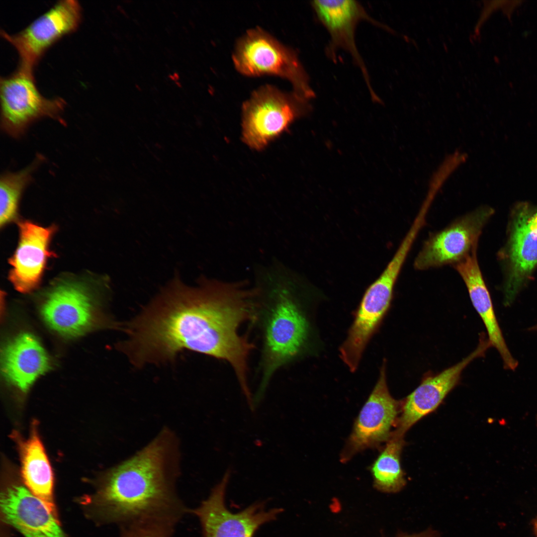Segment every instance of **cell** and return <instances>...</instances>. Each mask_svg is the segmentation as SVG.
<instances>
[{"mask_svg": "<svg viewBox=\"0 0 537 537\" xmlns=\"http://www.w3.org/2000/svg\"><path fill=\"white\" fill-rule=\"evenodd\" d=\"M532 525L533 527V531L536 537H537V517L533 519L532 521Z\"/></svg>", "mask_w": 537, "mask_h": 537, "instance_id": "cell-24", "label": "cell"}, {"mask_svg": "<svg viewBox=\"0 0 537 537\" xmlns=\"http://www.w3.org/2000/svg\"><path fill=\"white\" fill-rule=\"evenodd\" d=\"M507 239L499 254L505 270L504 304L510 306L537 267V205L527 201L513 208Z\"/></svg>", "mask_w": 537, "mask_h": 537, "instance_id": "cell-8", "label": "cell"}, {"mask_svg": "<svg viewBox=\"0 0 537 537\" xmlns=\"http://www.w3.org/2000/svg\"><path fill=\"white\" fill-rule=\"evenodd\" d=\"M494 213L493 208L481 206L431 234L414 260V268L424 270L462 261L478 248L482 230Z\"/></svg>", "mask_w": 537, "mask_h": 537, "instance_id": "cell-11", "label": "cell"}, {"mask_svg": "<svg viewBox=\"0 0 537 537\" xmlns=\"http://www.w3.org/2000/svg\"><path fill=\"white\" fill-rule=\"evenodd\" d=\"M44 160L38 155L26 168L16 172H7L0 179V224L1 227L16 218L18 204L23 191L32 180L34 171Z\"/></svg>", "mask_w": 537, "mask_h": 537, "instance_id": "cell-22", "label": "cell"}, {"mask_svg": "<svg viewBox=\"0 0 537 537\" xmlns=\"http://www.w3.org/2000/svg\"><path fill=\"white\" fill-rule=\"evenodd\" d=\"M254 305L253 290L203 280L191 287L175 278L131 324L124 347L138 364L171 360L183 350L224 360L247 395L256 345L239 332L252 322Z\"/></svg>", "mask_w": 537, "mask_h": 537, "instance_id": "cell-1", "label": "cell"}, {"mask_svg": "<svg viewBox=\"0 0 537 537\" xmlns=\"http://www.w3.org/2000/svg\"><path fill=\"white\" fill-rule=\"evenodd\" d=\"M477 248L461 262L453 266L464 282L471 303L486 329L488 341L499 353L505 369L514 370L518 365L504 339L495 316L491 298L477 259Z\"/></svg>", "mask_w": 537, "mask_h": 537, "instance_id": "cell-18", "label": "cell"}, {"mask_svg": "<svg viewBox=\"0 0 537 537\" xmlns=\"http://www.w3.org/2000/svg\"><path fill=\"white\" fill-rule=\"evenodd\" d=\"M0 508L4 521L24 537H65L56 515L25 486L12 484L4 490Z\"/></svg>", "mask_w": 537, "mask_h": 537, "instance_id": "cell-17", "label": "cell"}, {"mask_svg": "<svg viewBox=\"0 0 537 537\" xmlns=\"http://www.w3.org/2000/svg\"><path fill=\"white\" fill-rule=\"evenodd\" d=\"M166 30H167V32L169 34H171L172 33V30L171 28H170L169 27H166Z\"/></svg>", "mask_w": 537, "mask_h": 537, "instance_id": "cell-29", "label": "cell"}, {"mask_svg": "<svg viewBox=\"0 0 537 537\" xmlns=\"http://www.w3.org/2000/svg\"><path fill=\"white\" fill-rule=\"evenodd\" d=\"M93 305L84 285L63 281L48 293L41 307L45 321L53 330L67 337L83 334L92 324Z\"/></svg>", "mask_w": 537, "mask_h": 537, "instance_id": "cell-16", "label": "cell"}, {"mask_svg": "<svg viewBox=\"0 0 537 537\" xmlns=\"http://www.w3.org/2000/svg\"><path fill=\"white\" fill-rule=\"evenodd\" d=\"M310 100L272 85L259 88L243 104V141L251 149L263 150L295 120L310 112Z\"/></svg>", "mask_w": 537, "mask_h": 537, "instance_id": "cell-5", "label": "cell"}, {"mask_svg": "<svg viewBox=\"0 0 537 537\" xmlns=\"http://www.w3.org/2000/svg\"><path fill=\"white\" fill-rule=\"evenodd\" d=\"M183 29H184V31H185V32H187V28H186V27H183Z\"/></svg>", "mask_w": 537, "mask_h": 537, "instance_id": "cell-31", "label": "cell"}, {"mask_svg": "<svg viewBox=\"0 0 537 537\" xmlns=\"http://www.w3.org/2000/svg\"><path fill=\"white\" fill-rule=\"evenodd\" d=\"M18 227V244L9 259L8 278L16 290L28 293L39 285L48 260L54 255L50 246L56 227L29 221L19 222Z\"/></svg>", "mask_w": 537, "mask_h": 537, "instance_id": "cell-15", "label": "cell"}, {"mask_svg": "<svg viewBox=\"0 0 537 537\" xmlns=\"http://www.w3.org/2000/svg\"></svg>", "mask_w": 537, "mask_h": 537, "instance_id": "cell-32", "label": "cell"}, {"mask_svg": "<svg viewBox=\"0 0 537 537\" xmlns=\"http://www.w3.org/2000/svg\"><path fill=\"white\" fill-rule=\"evenodd\" d=\"M82 17L78 1L60 0L20 31L10 34L1 30L0 35L17 51L19 58L17 68L33 73L48 49L76 30Z\"/></svg>", "mask_w": 537, "mask_h": 537, "instance_id": "cell-10", "label": "cell"}, {"mask_svg": "<svg viewBox=\"0 0 537 537\" xmlns=\"http://www.w3.org/2000/svg\"><path fill=\"white\" fill-rule=\"evenodd\" d=\"M118 9L124 15H126V13L125 10L123 9V8L121 6H118Z\"/></svg>", "mask_w": 537, "mask_h": 537, "instance_id": "cell-27", "label": "cell"}, {"mask_svg": "<svg viewBox=\"0 0 537 537\" xmlns=\"http://www.w3.org/2000/svg\"><path fill=\"white\" fill-rule=\"evenodd\" d=\"M181 455L178 436L164 427L106 473L97 497L102 518L120 529L155 523L178 525L190 511L177 489Z\"/></svg>", "mask_w": 537, "mask_h": 537, "instance_id": "cell-2", "label": "cell"}, {"mask_svg": "<svg viewBox=\"0 0 537 537\" xmlns=\"http://www.w3.org/2000/svg\"><path fill=\"white\" fill-rule=\"evenodd\" d=\"M408 254L405 248H398L362 296L347 338L340 348V357L352 372L357 369L366 345L389 308L396 283Z\"/></svg>", "mask_w": 537, "mask_h": 537, "instance_id": "cell-6", "label": "cell"}, {"mask_svg": "<svg viewBox=\"0 0 537 537\" xmlns=\"http://www.w3.org/2000/svg\"><path fill=\"white\" fill-rule=\"evenodd\" d=\"M440 533L432 528H429L419 533L413 534H400L398 537H440Z\"/></svg>", "mask_w": 537, "mask_h": 537, "instance_id": "cell-23", "label": "cell"}, {"mask_svg": "<svg viewBox=\"0 0 537 537\" xmlns=\"http://www.w3.org/2000/svg\"><path fill=\"white\" fill-rule=\"evenodd\" d=\"M231 471L228 469L209 496L189 513L198 520L202 537H254L263 525L276 519L282 508L265 509V502H257L238 512L225 504L226 487Z\"/></svg>", "mask_w": 537, "mask_h": 537, "instance_id": "cell-9", "label": "cell"}, {"mask_svg": "<svg viewBox=\"0 0 537 537\" xmlns=\"http://www.w3.org/2000/svg\"><path fill=\"white\" fill-rule=\"evenodd\" d=\"M488 340L482 336L476 349L461 361L425 378L403 401L401 414L393 433L403 436L417 421L435 410L459 382L463 369L474 359L482 356L491 346Z\"/></svg>", "mask_w": 537, "mask_h": 537, "instance_id": "cell-14", "label": "cell"}, {"mask_svg": "<svg viewBox=\"0 0 537 537\" xmlns=\"http://www.w3.org/2000/svg\"><path fill=\"white\" fill-rule=\"evenodd\" d=\"M233 61L244 75L279 76L290 82L298 95L309 100L315 96L297 53L260 27L249 29L239 39Z\"/></svg>", "mask_w": 537, "mask_h": 537, "instance_id": "cell-4", "label": "cell"}, {"mask_svg": "<svg viewBox=\"0 0 537 537\" xmlns=\"http://www.w3.org/2000/svg\"><path fill=\"white\" fill-rule=\"evenodd\" d=\"M125 37H126V38H127V39H128V40H132V35H130V34H129V33H127V34H126L125 35Z\"/></svg>", "mask_w": 537, "mask_h": 537, "instance_id": "cell-28", "label": "cell"}, {"mask_svg": "<svg viewBox=\"0 0 537 537\" xmlns=\"http://www.w3.org/2000/svg\"><path fill=\"white\" fill-rule=\"evenodd\" d=\"M49 358L39 341L32 334L17 336L5 347L1 369L8 382L26 392L50 367Z\"/></svg>", "mask_w": 537, "mask_h": 537, "instance_id": "cell-19", "label": "cell"}, {"mask_svg": "<svg viewBox=\"0 0 537 537\" xmlns=\"http://www.w3.org/2000/svg\"><path fill=\"white\" fill-rule=\"evenodd\" d=\"M21 474L27 488L55 515L54 477L42 443L35 429L25 440H18Z\"/></svg>", "mask_w": 537, "mask_h": 537, "instance_id": "cell-20", "label": "cell"}, {"mask_svg": "<svg viewBox=\"0 0 537 537\" xmlns=\"http://www.w3.org/2000/svg\"><path fill=\"white\" fill-rule=\"evenodd\" d=\"M0 123L3 131L15 138L42 118L64 123L61 117L66 103L60 97L47 98L36 86L33 73L17 68L0 79Z\"/></svg>", "mask_w": 537, "mask_h": 537, "instance_id": "cell-7", "label": "cell"}, {"mask_svg": "<svg viewBox=\"0 0 537 537\" xmlns=\"http://www.w3.org/2000/svg\"><path fill=\"white\" fill-rule=\"evenodd\" d=\"M311 5L330 35V42L326 48L327 56L334 61L337 50L341 49L349 53L361 71L371 96L376 98L365 63L356 45L355 32L358 23L363 20L381 27L383 25L370 16L356 0H318L312 1Z\"/></svg>", "mask_w": 537, "mask_h": 537, "instance_id": "cell-13", "label": "cell"}, {"mask_svg": "<svg viewBox=\"0 0 537 537\" xmlns=\"http://www.w3.org/2000/svg\"><path fill=\"white\" fill-rule=\"evenodd\" d=\"M405 445L403 436L392 433L389 439L370 467L374 487L386 493H396L405 485L400 463Z\"/></svg>", "mask_w": 537, "mask_h": 537, "instance_id": "cell-21", "label": "cell"}, {"mask_svg": "<svg viewBox=\"0 0 537 537\" xmlns=\"http://www.w3.org/2000/svg\"><path fill=\"white\" fill-rule=\"evenodd\" d=\"M176 85H177V86H178V87H181V84H180V83H179V82H177H177H176Z\"/></svg>", "mask_w": 537, "mask_h": 537, "instance_id": "cell-30", "label": "cell"}, {"mask_svg": "<svg viewBox=\"0 0 537 537\" xmlns=\"http://www.w3.org/2000/svg\"><path fill=\"white\" fill-rule=\"evenodd\" d=\"M169 77L170 79L176 81V82L179 78V75L177 73H174L173 75H169Z\"/></svg>", "mask_w": 537, "mask_h": 537, "instance_id": "cell-25", "label": "cell"}, {"mask_svg": "<svg viewBox=\"0 0 537 537\" xmlns=\"http://www.w3.org/2000/svg\"><path fill=\"white\" fill-rule=\"evenodd\" d=\"M282 268L265 273L254 290L252 325L261 344L260 382L253 403H260L275 374L303 351L309 325L296 297L295 285Z\"/></svg>", "mask_w": 537, "mask_h": 537, "instance_id": "cell-3", "label": "cell"}, {"mask_svg": "<svg viewBox=\"0 0 537 537\" xmlns=\"http://www.w3.org/2000/svg\"><path fill=\"white\" fill-rule=\"evenodd\" d=\"M529 330L532 331H537V323L536 324H535L534 326H532L529 329Z\"/></svg>", "mask_w": 537, "mask_h": 537, "instance_id": "cell-26", "label": "cell"}, {"mask_svg": "<svg viewBox=\"0 0 537 537\" xmlns=\"http://www.w3.org/2000/svg\"><path fill=\"white\" fill-rule=\"evenodd\" d=\"M399 410L400 403L392 397L388 388L384 361L378 379L355 421L341 453V461L347 462L356 453L386 442Z\"/></svg>", "mask_w": 537, "mask_h": 537, "instance_id": "cell-12", "label": "cell"}]
</instances>
